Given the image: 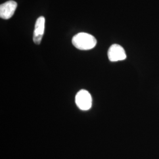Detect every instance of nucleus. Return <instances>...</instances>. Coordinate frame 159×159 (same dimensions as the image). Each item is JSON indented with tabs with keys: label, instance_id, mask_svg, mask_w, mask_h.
Instances as JSON below:
<instances>
[{
	"label": "nucleus",
	"instance_id": "obj_3",
	"mask_svg": "<svg viewBox=\"0 0 159 159\" xmlns=\"http://www.w3.org/2000/svg\"><path fill=\"white\" fill-rule=\"evenodd\" d=\"M108 58L111 62L123 61L126 59V54L124 48L119 44H114L110 47L108 49Z\"/></svg>",
	"mask_w": 159,
	"mask_h": 159
},
{
	"label": "nucleus",
	"instance_id": "obj_2",
	"mask_svg": "<svg viewBox=\"0 0 159 159\" xmlns=\"http://www.w3.org/2000/svg\"><path fill=\"white\" fill-rule=\"evenodd\" d=\"M75 103L81 110H88L92 106V97L90 93L85 90H81L75 96Z\"/></svg>",
	"mask_w": 159,
	"mask_h": 159
},
{
	"label": "nucleus",
	"instance_id": "obj_5",
	"mask_svg": "<svg viewBox=\"0 0 159 159\" xmlns=\"http://www.w3.org/2000/svg\"><path fill=\"white\" fill-rule=\"evenodd\" d=\"M45 23V18L43 16L39 17L35 22L33 34V41L35 44L39 45L41 44L44 33Z\"/></svg>",
	"mask_w": 159,
	"mask_h": 159
},
{
	"label": "nucleus",
	"instance_id": "obj_4",
	"mask_svg": "<svg viewBox=\"0 0 159 159\" xmlns=\"http://www.w3.org/2000/svg\"><path fill=\"white\" fill-rule=\"evenodd\" d=\"M17 8V3L12 0H10L1 4L0 6V17L4 20L11 18Z\"/></svg>",
	"mask_w": 159,
	"mask_h": 159
},
{
	"label": "nucleus",
	"instance_id": "obj_1",
	"mask_svg": "<svg viewBox=\"0 0 159 159\" xmlns=\"http://www.w3.org/2000/svg\"><path fill=\"white\" fill-rule=\"evenodd\" d=\"M72 44L76 48L80 50H89L96 46L97 40L91 34L80 33L73 37Z\"/></svg>",
	"mask_w": 159,
	"mask_h": 159
}]
</instances>
